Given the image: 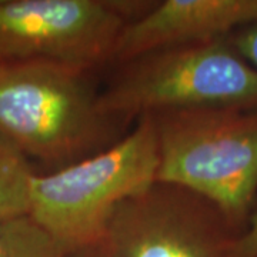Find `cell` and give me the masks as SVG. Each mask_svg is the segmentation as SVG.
Here are the masks:
<instances>
[{"label":"cell","instance_id":"6da1fadb","mask_svg":"<svg viewBox=\"0 0 257 257\" xmlns=\"http://www.w3.org/2000/svg\"><path fill=\"white\" fill-rule=\"evenodd\" d=\"M90 73L45 60L0 62V139L53 170L116 143L127 124L103 113Z\"/></svg>","mask_w":257,"mask_h":257},{"label":"cell","instance_id":"7a4b0ae2","mask_svg":"<svg viewBox=\"0 0 257 257\" xmlns=\"http://www.w3.org/2000/svg\"><path fill=\"white\" fill-rule=\"evenodd\" d=\"M119 66L99 104L124 124L173 111L257 109V70L229 37L157 49Z\"/></svg>","mask_w":257,"mask_h":257},{"label":"cell","instance_id":"3957f363","mask_svg":"<svg viewBox=\"0 0 257 257\" xmlns=\"http://www.w3.org/2000/svg\"><path fill=\"white\" fill-rule=\"evenodd\" d=\"M157 136L152 116L96 155L35 175L29 216L70 253L100 241L114 209L156 182Z\"/></svg>","mask_w":257,"mask_h":257},{"label":"cell","instance_id":"277c9868","mask_svg":"<svg viewBox=\"0 0 257 257\" xmlns=\"http://www.w3.org/2000/svg\"><path fill=\"white\" fill-rule=\"evenodd\" d=\"M156 182L214 203L246 227L257 196V109H204L152 116Z\"/></svg>","mask_w":257,"mask_h":257},{"label":"cell","instance_id":"5b68a950","mask_svg":"<svg viewBox=\"0 0 257 257\" xmlns=\"http://www.w3.org/2000/svg\"><path fill=\"white\" fill-rule=\"evenodd\" d=\"M153 3L0 0V62L45 60L93 72L113 63L121 32Z\"/></svg>","mask_w":257,"mask_h":257},{"label":"cell","instance_id":"8992f818","mask_svg":"<svg viewBox=\"0 0 257 257\" xmlns=\"http://www.w3.org/2000/svg\"><path fill=\"white\" fill-rule=\"evenodd\" d=\"M244 229L202 196L155 182L114 209L97 246L101 257H240Z\"/></svg>","mask_w":257,"mask_h":257},{"label":"cell","instance_id":"52a82bcc","mask_svg":"<svg viewBox=\"0 0 257 257\" xmlns=\"http://www.w3.org/2000/svg\"><path fill=\"white\" fill-rule=\"evenodd\" d=\"M256 22L257 0L155 2L121 32L113 63L163 47L224 39Z\"/></svg>","mask_w":257,"mask_h":257},{"label":"cell","instance_id":"ba28073f","mask_svg":"<svg viewBox=\"0 0 257 257\" xmlns=\"http://www.w3.org/2000/svg\"><path fill=\"white\" fill-rule=\"evenodd\" d=\"M35 175L28 159L0 139V221L28 216Z\"/></svg>","mask_w":257,"mask_h":257},{"label":"cell","instance_id":"9c48e42d","mask_svg":"<svg viewBox=\"0 0 257 257\" xmlns=\"http://www.w3.org/2000/svg\"><path fill=\"white\" fill-rule=\"evenodd\" d=\"M70 251L30 216L0 221V257H69Z\"/></svg>","mask_w":257,"mask_h":257},{"label":"cell","instance_id":"30bf717a","mask_svg":"<svg viewBox=\"0 0 257 257\" xmlns=\"http://www.w3.org/2000/svg\"><path fill=\"white\" fill-rule=\"evenodd\" d=\"M229 40L239 55L257 70V22L237 29L230 35Z\"/></svg>","mask_w":257,"mask_h":257},{"label":"cell","instance_id":"8fae6325","mask_svg":"<svg viewBox=\"0 0 257 257\" xmlns=\"http://www.w3.org/2000/svg\"><path fill=\"white\" fill-rule=\"evenodd\" d=\"M240 257H257V211L248 219L244 233L240 239Z\"/></svg>","mask_w":257,"mask_h":257},{"label":"cell","instance_id":"7c38bea8","mask_svg":"<svg viewBox=\"0 0 257 257\" xmlns=\"http://www.w3.org/2000/svg\"><path fill=\"white\" fill-rule=\"evenodd\" d=\"M69 257H101L100 250H99V246H92V247H86L80 248V250H76V251H72Z\"/></svg>","mask_w":257,"mask_h":257}]
</instances>
